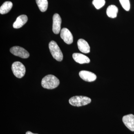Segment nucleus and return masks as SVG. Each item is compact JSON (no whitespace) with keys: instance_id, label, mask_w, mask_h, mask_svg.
Returning <instances> with one entry per match:
<instances>
[{"instance_id":"f257e3e1","label":"nucleus","mask_w":134,"mask_h":134,"mask_svg":"<svg viewBox=\"0 0 134 134\" xmlns=\"http://www.w3.org/2000/svg\"><path fill=\"white\" fill-rule=\"evenodd\" d=\"M41 85L44 88L52 90L57 88L60 83L59 79L55 76L48 75L43 77Z\"/></svg>"},{"instance_id":"f03ea898","label":"nucleus","mask_w":134,"mask_h":134,"mask_svg":"<svg viewBox=\"0 0 134 134\" xmlns=\"http://www.w3.org/2000/svg\"><path fill=\"white\" fill-rule=\"evenodd\" d=\"M49 48L53 58L58 61L61 62L62 60L63 54L58 44L55 41H50L49 44Z\"/></svg>"},{"instance_id":"7ed1b4c3","label":"nucleus","mask_w":134,"mask_h":134,"mask_svg":"<svg viewBox=\"0 0 134 134\" xmlns=\"http://www.w3.org/2000/svg\"><path fill=\"white\" fill-rule=\"evenodd\" d=\"M90 98L83 96H76L70 99L69 103L71 105L76 107H81L86 105L91 102Z\"/></svg>"},{"instance_id":"20e7f679","label":"nucleus","mask_w":134,"mask_h":134,"mask_svg":"<svg viewBox=\"0 0 134 134\" xmlns=\"http://www.w3.org/2000/svg\"><path fill=\"white\" fill-rule=\"evenodd\" d=\"M12 70L15 76L18 78L23 77L26 72L24 65L19 62H15L12 64Z\"/></svg>"},{"instance_id":"39448f33","label":"nucleus","mask_w":134,"mask_h":134,"mask_svg":"<svg viewBox=\"0 0 134 134\" xmlns=\"http://www.w3.org/2000/svg\"><path fill=\"white\" fill-rule=\"evenodd\" d=\"M10 51L14 55L23 59H26L29 58L30 56L29 53L24 48L21 47H13L10 48Z\"/></svg>"},{"instance_id":"423d86ee","label":"nucleus","mask_w":134,"mask_h":134,"mask_svg":"<svg viewBox=\"0 0 134 134\" xmlns=\"http://www.w3.org/2000/svg\"><path fill=\"white\" fill-rule=\"evenodd\" d=\"M60 37L64 42L68 44H70L73 43L74 40L73 35L69 30L66 28H63L62 29Z\"/></svg>"},{"instance_id":"0eeeda50","label":"nucleus","mask_w":134,"mask_h":134,"mask_svg":"<svg viewBox=\"0 0 134 134\" xmlns=\"http://www.w3.org/2000/svg\"><path fill=\"white\" fill-rule=\"evenodd\" d=\"M53 31L55 34L59 33L61 30L62 19L58 14H55L53 16Z\"/></svg>"},{"instance_id":"6e6552de","label":"nucleus","mask_w":134,"mask_h":134,"mask_svg":"<svg viewBox=\"0 0 134 134\" xmlns=\"http://www.w3.org/2000/svg\"><path fill=\"white\" fill-rule=\"evenodd\" d=\"M81 78L85 81L91 82L97 79V76L94 73L86 70H82L79 73Z\"/></svg>"},{"instance_id":"1a4fd4ad","label":"nucleus","mask_w":134,"mask_h":134,"mask_svg":"<svg viewBox=\"0 0 134 134\" xmlns=\"http://www.w3.org/2000/svg\"><path fill=\"white\" fill-rule=\"evenodd\" d=\"M122 120L127 128L131 131H134V115L133 114H129L123 116Z\"/></svg>"},{"instance_id":"9d476101","label":"nucleus","mask_w":134,"mask_h":134,"mask_svg":"<svg viewBox=\"0 0 134 134\" xmlns=\"http://www.w3.org/2000/svg\"><path fill=\"white\" fill-rule=\"evenodd\" d=\"M72 57L75 61L79 64L88 63L90 62V59L87 56L80 53H74Z\"/></svg>"},{"instance_id":"9b49d317","label":"nucleus","mask_w":134,"mask_h":134,"mask_svg":"<svg viewBox=\"0 0 134 134\" xmlns=\"http://www.w3.org/2000/svg\"><path fill=\"white\" fill-rule=\"evenodd\" d=\"M77 46L79 50L84 53H88L90 51V47L87 41L83 39H80L77 42Z\"/></svg>"},{"instance_id":"f8f14e48","label":"nucleus","mask_w":134,"mask_h":134,"mask_svg":"<svg viewBox=\"0 0 134 134\" xmlns=\"http://www.w3.org/2000/svg\"><path fill=\"white\" fill-rule=\"evenodd\" d=\"M28 17L25 15H22L18 17L15 21L13 25L14 29H18L21 28L28 21Z\"/></svg>"},{"instance_id":"ddd939ff","label":"nucleus","mask_w":134,"mask_h":134,"mask_svg":"<svg viewBox=\"0 0 134 134\" xmlns=\"http://www.w3.org/2000/svg\"><path fill=\"white\" fill-rule=\"evenodd\" d=\"M118 9L114 5H111L107 8V14L109 17L114 18L117 16Z\"/></svg>"},{"instance_id":"4468645a","label":"nucleus","mask_w":134,"mask_h":134,"mask_svg":"<svg viewBox=\"0 0 134 134\" xmlns=\"http://www.w3.org/2000/svg\"><path fill=\"white\" fill-rule=\"evenodd\" d=\"M13 6L12 2L7 1L4 2L0 8V13L1 14H5L9 12Z\"/></svg>"},{"instance_id":"2eb2a0df","label":"nucleus","mask_w":134,"mask_h":134,"mask_svg":"<svg viewBox=\"0 0 134 134\" xmlns=\"http://www.w3.org/2000/svg\"><path fill=\"white\" fill-rule=\"evenodd\" d=\"M36 2L41 12H44L46 11L48 6L47 0H36Z\"/></svg>"},{"instance_id":"dca6fc26","label":"nucleus","mask_w":134,"mask_h":134,"mask_svg":"<svg viewBox=\"0 0 134 134\" xmlns=\"http://www.w3.org/2000/svg\"><path fill=\"white\" fill-rule=\"evenodd\" d=\"M105 3V0H93L92 1V4L97 9L103 7Z\"/></svg>"},{"instance_id":"f3484780","label":"nucleus","mask_w":134,"mask_h":134,"mask_svg":"<svg viewBox=\"0 0 134 134\" xmlns=\"http://www.w3.org/2000/svg\"><path fill=\"white\" fill-rule=\"evenodd\" d=\"M119 1L123 8L126 11H129L130 9V3L129 0H119Z\"/></svg>"},{"instance_id":"a211bd4d","label":"nucleus","mask_w":134,"mask_h":134,"mask_svg":"<svg viewBox=\"0 0 134 134\" xmlns=\"http://www.w3.org/2000/svg\"><path fill=\"white\" fill-rule=\"evenodd\" d=\"M26 134H35L33 133H32L31 132H30V131H28L26 132Z\"/></svg>"}]
</instances>
